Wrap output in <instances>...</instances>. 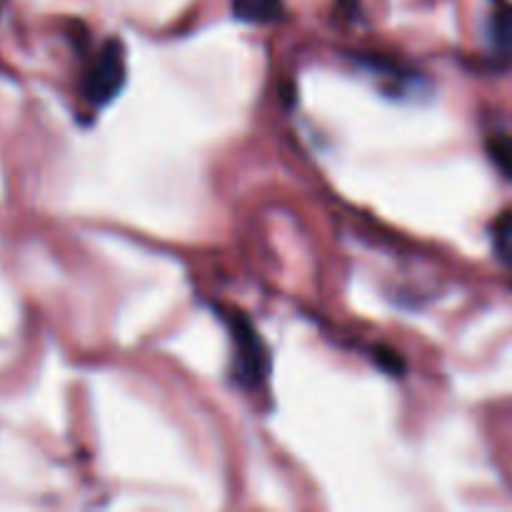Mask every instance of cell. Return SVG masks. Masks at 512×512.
Instances as JSON below:
<instances>
[{
	"label": "cell",
	"instance_id": "5",
	"mask_svg": "<svg viewBox=\"0 0 512 512\" xmlns=\"http://www.w3.org/2000/svg\"><path fill=\"white\" fill-rule=\"evenodd\" d=\"M490 33H493V43L498 50H512V8L503 5L493 13V23H490Z\"/></svg>",
	"mask_w": 512,
	"mask_h": 512
},
{
	"label": "cell",
	"instance_id": "6",
	"mask_svg": "<svg viewBox=\"0 0 512 512\" xmlns=\"http://www.w3.org/2000/svg\"><path fill=\"white\" fill-rule=\"evenodd\" d=\"M488 150L493 163L512 178V138L505 133H493L488 138Z\"/></svg>",
	"mask_w": 512,
	"mask_h": 512
},
{
	"label": "cell",
	"instance_id": "3",
	"mask_svg": "<svg viewBox=\"0 0 512 512\" xmlns=\"http://www.w3.org/2000/svg\"><path fill=\"white\" fill-rule=\"evenodd\" d=\"M283 13V0H233V15L245 23H275Z\"/></svg>",
	"mask_w": 512,
	"mask_h": 512
},
{
	"label": "cell",
	"instance_id": "2",
	"mask_svg": "<svg viewBox=\"0 0 512 512\" xmlns=\"http://www.w3.org/2000/svg\"><path fill=\"white\" fill-rule=\"evenodd\" d=\"M125 83V50L118 40H108L83 80V95L93 105H108Z\"/></svg>",
	"mask_w": 512,
	"mask_h": 512
},
{
	"label": "cell",
	"instance_id": "1",
	"mask_svg": "<svg viewBox=\"0 0 512 512\" xmlns=\"http://www.w3.org/2000/svg\"><path fill=\"white\" fill-rule=\"evenodd\" d=\"M230 340H233V375L243 388L253 390L265 383L270 373V355L263 338L243 313L228 315Z\"/></svg>",
	"mask_w": 512,
	"mask_h": 512
},
{
	"label": "cell",
	"instance_id": "4",
	"mask_svg": "<svg viewBox=\"0 0 512 512\" xmlns=\"http://www.w3.org/2000/svg\"><path fill=\"white\" fill-rule=\"evenodd\" d=\"M490 238H493V250L500 263L512 270V210H505L495 218L493 228H490Z\"/></svg>",
	"mask_w": 512,
	"mask_h": 512
}]
</instances>
